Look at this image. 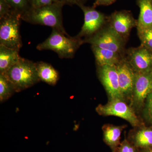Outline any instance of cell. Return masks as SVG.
Returning a JSON list of instances; mask_svg holds the SVG:
<instances>
[{"label":"cell","instance_id":"3","mask_svg":"<svg viewBox=\"0 0 152 152\" xmlns=\"http://www.w3.org/2000/svg\"><path fill=\"white\" fill-rule=\"evenodd\" d=\"M84 44L83 39L71 37L53 28L51 34L43 42L37 46V50H49L56 53L61 58H72L78 49Z\"/></svg>","mask_w":152,"mask_h":152},{"label":"cell","instance_id":"26","mask_svg":"<svg viewBox=\"0 0 152 152\" xmlns=\"http://www.w3.org/2000/svg\"><path fill=\"white\" fill-rule=\"evenodd\" d=\"M117 0H95L92 7L94 8L99 6H108L115 2Z\"/></svg>","mask_w":152,"mask_h":152},{"label":"cell","instance_id":"6","mask_svg":"<svg viewBox=\"0 0 152 152\" xmlns=\"http://www.w3.org/2000/svg\"><path fill=\"white\" fill-rule=\"evenodd\" d=\"M96 111L104 116H115L127 121L133 126H140L141 123L134 110L121 99H110L107 103L99 105Z\"/></svg>","mask_w":152,"mask_h":152},{"label":"cell","instance_id":"23","mask_svg":"<svg viewBox=\"0 0 152 152\" xmlns=\"http://www.w3.org/2000/svg\"><path fill=\"white\" fill-rule=\"evenodd\" d=\"M13 11L7 0H0V19H2Z\"/></svg>","mask_w":152,"mask_h":152},{"label":"cell","instance_id":"25","mask_svg":"<svg viewBox=\"0 0 152 152\" xmlns=\"http://www.w3.org/2000/svg\"><path fill=\"white\" fill-rule=\"evenodd\" d=\"M137 150L130 142L125 138L121 142L118 152H137Z\"/></svg>","mask_w":152,"mask_h":152},{"label":"cell","instance_id":"7","mask_svg":"<svg viewBox=\"0 0 152 152\" xmlns=\"http://www.w3.org/2000/svg\"><path fill=\"white\" fill-rule=\"evenodd\" d=\"M80 8L84 15V22L80 31L76 36L83 39H88L99 31L107 23V17L93 7L82 5Z\"/></svg>","mask_w":152,"mask_h":152},{"label":"cell","instance_id":"5","mask_svg":"<svg viewBox=\"0 0 152 152\" xmlns=\"http://www.w3.org/2000/svg\"><path fill=\"white\" fill-rule=\"evenodd\" d=\"M83 41L84 44H91V45L116 52L125 56L127 42L108 23L94 35Z\"/></svg>","mask_w":152,"mask_h":152},{"label":"cell","instance_id":"11","mask_svg":"<svg viewBox=\"0 0 152 152\" xmlns=\"http://www.w3.org/2000/svg\"><path fill=\"white\" fill-rule=\"evenodd\" d=\"M97 73L100 81L110 99H124L120 91L116 66H97Z\"/></svg>","mask_w":152,"mask_h":152},{"label":"cell","instance_id":"28","mask_svg":"<svg viewBox=\"0 0 152 152\" xmlns=\"http://www.w3.org/2000/svg\"><path fill=\"white\" fill-rule=\"evenodd\" d=\"M140 152H152V147L141 150V151Z\"/></svg>","mask_w":152,"mask_h":152},{"label":"cell","instance_id":"4","mask_svg":"<svg viewBox=\"0 0 152 152\" xmlns=\"http://www.w3.org/2000/svg\"><path fill=\"white\" fill-rule=\"evenodd\" d=\"M21 15L12 11L0 19V45L20 50L23 46L20 33Z\"/></svg>","mask_w":152,"mask_h":152},{"label":"cell","instance_id":"2","mask_svg":"<svg viewBox=\"0 0 152 152\" xmlns=\"http://www.w3.org/2000/svg\"><path fill=\"white\" fill-rule=\"evenodd\" d=\"M3 75L10 82L15 92L28 88L40 81L36 63L22 57Z\"/></svg>","mask_w":152,"mask_h":152},{"label":"cell","instance_id":"14","mask_svg":"<svg viewBox=\"0 0 152 152\" xmlns=\"http://www.w3.org/2000/svg\"><path fill=\"white\" fill-rule=\"evenodd\" d=\"M124 126H116L113 125H104L103 140L111 149L112 152H118L121 145V134Z\"/></svg>","mask_w":152,"mask_h":152},{"label":"cell","instance_id":"18","mask_svg":"<svg viewBox=\"0 0 152 152\" xmlns=\"http://www.w3.org/2000/svg\"><path fill=\"white\" fill-rule=\"evenodd\" d=\"M137 149L152 147V129L144 128L133 134L128 140Z\"/></svg>","mask_w":152,"mask_h":152},{"label":"cell","instance_id":"27","mask_svg":"<svg viewBox=\"0 0 152 152\" xmlns=\"http://www.w3.org/2000/svg\"><path fill=\"white\" fill-rule=\"evenodd\" d=\"M87 1V0H60V1L64 3L65 5L70 6L76 5L79 7L82 5H84Z\"/></svg>","mask_w":152,"mask_h":152},{"label":"cell","instance_id":"21","mask_svg":"<svg viewBox=\"0 0 152 152\" xmlns=\"http://www.w3.org/2000/svg\"><path fill=\"white\" fill-rule=\"evenodd\" d=\"M13 10L22 15L31 7L29 0H7Z\"/></svg>","mask_w":152,"mask_h":152},{"label":"cell","instance_id":"12","mask_svg":"<svg viewBox=\"0 0 152 152\" xmlns=\"http://www.w3.org/2000/svg\"><path fill=\"white\" fill-rule=\"evenodd\" d=\"M120 91L123 98L132 97L134 86L136 72L124 58L117 65Z\"/></svg>","mask_w":152,"mask_h":152},{"label":"cell","instance_id":"20","mask_svg":"<svg viewBox=\"0 0 152 152\" xmlns=\"http://www.w3.org/2000/svg\"><path fill=\"white\" fill-rule=\"evenodd\" d=\"M137 34L140 41L141 45L152 51V27L137 30Z\"/></svg>","mask_w":152,"mask_h":152},{"label":"cell","instance_id":"9","mask_svg":"<svg viewBox=\"0 0 152 152\" xmlns=\"http://www.w3.org/2000/svg\"><path fill=\"white\" fill-rule=\"evenodd\" d=\"M125 57L136 73L152 69V51L142 45L126 49Z\"/></svg>","mask_w":152,"mask_h":152},{"label":"cell","instance_id":"13","mask_svg":"<svg viewBox=\"0 0 152 152\" xmlns=\"http://www.w3.org/2000/svg\"><path fill=\"white\" fill-rule=\"evenodd\" d=\"M97 65H117L124 58L119 53L91 45Z\"/></svg>","mask_w":152,"mask_h":152},{"label":"cell","instance_id":"10","mask_svg":"<svg viewBox=\"0 0 152 152\" xmlns=\"http://www.w3.org/2000/svg\"><path fill=\"white\" fill-rule=\"evenodd\" d=\"M152 92V69L143 72L136 73L134 86L132 95V105L141 107L148 95Z\"/></svg>","mask_w":152,"mask_h":152},{"label":"cell","instance_id":"22","mask_svg":"<svg viewBox=\"0 0 152 152\" xmlns=\"http://www.w3.org/2000/svg\"><path fill=\"white\" fill-rule=\"evenodd\" d=\"M145 103L144 115L147 121L152 124V92L148 95Z\"/></svg>","mask_w":152,"mask_h":152},{"label":"cell","instance_id":"16","mask_svg":"<svg viewBox=\"0 0 152 152\" xmlns=\"http://www.w3.org/2000/svg\"><path fill=\"white\" fill-rule=\"evenodd\" d=\"M19 51L0 45V74H4L18 61Z\"/></svg>","mask_w":152,"mask_h":152},{"label":"cell","instance_id":"1","mask_svg":"<svg viewBox=\"0 0 152 152\" xmlns=\"http://www.w3.org/2000/svg\"><path fill=\"white\" fill-rule=\"evenodd\" d=\"M64 5L59 2L41 7H30L22 15L21 19L32 24L50 27L69 36L63 26L62 9Z\"/></svg>","mask_w":152,"mask_h":152},{"label":"cell","instance_id":"8","mask_svg":"<svg viewBox=\"0 0 152 152\" xmlns=\"http://www.w3.org/2000/svg\"><path fill=\"white\" fill-rule=\"evenodd\" d=\"M107 23L126 42H127L132 30L137 28L136 20L130 11H115L107 17Z\"/></svg>","mask_w":152,"mask_h":152},{"label":"cell","instance_id":"19","mask_svg":"<svg viewBox=\"0 0 152 152\" xmlns=\"http://www.w3.org/2000/svg\"><path fill=\"white\" fill-rule=\"evenodd\" d=\"M15 92L12 85L4 75L0 74V102H5Z\"/></svg>","mask_w":152,"mask_h":152},{"label":"cell","instance_id":"15","mask_svg":"<svg viewBox=\"0 0 152 152\" xmlns=\"http://www.w3.org/2000/svg\"><path fill=\"white\" fill-rule=\"evenodd\" d=\"M136 4L140 10L137 30L152 27V0H137Z\"/></svg>","mask_w":152,"mask_h":152},{"label":"cell","instance_id":"17","mask_svg":"<svg viewBox=\"0 0 152 152\" xmlns=\"http://www.w3.org/2000/svg\"><path fill=\"white\" fill-rule=\"evenodd\" d=\"M36 65L38 77L40 81L51 86L56 84L59 79V75L53 66L43 61L36 63Z\"/></svg>","mask_w":152,"mask_h":152},{"label":"cell","instance_id":"24","mask_svg":"<svg viewBox=\"0 0 152 152\" xmlns=\"http://www.w3.org/2000/svg\"><path fill=\"white\" fill-rule=\"evenodd\" d=\"M31 7L39 8L61 2L60 0H29Z\"/></svg>","mask_w":152,"mask_h":152}]
</instances>
